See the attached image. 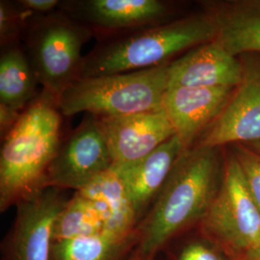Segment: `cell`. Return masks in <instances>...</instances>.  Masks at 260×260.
Listing matches in <instances>:
<instances>
[{"instance_id":"cell-27","label":"cell","mask_w":260,"mask_h":260,"mask_svg":"<svg viewBox=\"0 0 260 260\" xmlns=\"http://www.w3.org/2000/svg\"><path fill=\"white\" fill-rule=\"evenodd\" d=\"M247 146H249L251 149H252L253 150H255V151H257V152H259L260 153V142H258V143H252V144H248Z\"/></svg>"},{"instance_id":"cell-2","label":"cell","mask_w":260,"mask_h":260,"mask_svg":"<svg viewBox=\"0 0 260 260\" xmlns=\"http://www.w3.org/2000/svg\"><path fill=\"white\" fill-rule=\"evenodd\" d=\"M62 113L57 99L42 90L21 112L2 140L0 151V211L45 186L47 169L62 137Z\"/></svg>"},{"instance_id":"cell-9","label":"cell","mask_w":260,"mask_h":260,"mask_svg":"<svg viewBox=\"0 0 260 260\" xmlns=\"http://www.w3.org/2000/svg\"><path fill=\"white\" fill-rule=\"evenodd\" d=\"M238 58L241 81L221 115L196 145L223 148L260 142V54L248 53Z\"/></svg>"},{"instance_id":"cell-13","label":"cell","mask_w":260,"mask_h":260,"mask_svg":"<svg viewBox=\"0 0 260 260\" xmlns=\"http://www.w3.org/2000/svg\"><path fill=\"white\" fill-rule=\"evenodd\" d=\"M184 150L175 135L145 157L113 164L111 170L121 178L138 223L149 212Z\"/></svg>"},{"instance_id":"cell-15","label":"cell","mask_w":260,"mask_h":260,"mask_svg":"<svg viewBox=\"0 0 260 260\" xmlns=\"http://www.w3.org/2000/svg\"><path fill=\"white\" fill-rule=\"evenodd\" d=\"M202 5L216 28L214 40L229 53L260 54V0L205 1Z\"/></svg>"},{"instance_id":"cell-21","label":"cell","mask_w":260,"mask_h":260,"mask_svg":"<svg viewBox=\"0 0 260 260\" xmlns=\"http://www.w3.org/2000/svg\"><path fill=\"white\" fill-rule=\"evenodd\" d=\"M230 149L237 159L251 198L260 210V153L246 144L231 145Z\"/></svg>"},{"instance_id":"cell-20","label":"cell","mask_w":260,"mask_h":260,"mask_svg":"<svg viewBox=\"0 0 260 260\" xmlns=\"http://www.w3.org/2000/svg\"><path fill=\"white\" fill-rule=\"evenodd\" d=\"M21 8L17 1H0V42L1 46L20 41L29 22L35 17ZM37 17V16H36Z\"/></svg>"},{"instance_id":"cell-6","label":"cell","mask_w":260,"mask_h":260,"mask_svg":"<svg viewBox=\"0 0 260 260\" xmlns=\"http://www.w3.org/2000/svg\"><path fill=\"white\" fill-rule=\"evenodd\" d=\"M199 228L233 259H240L259 241L260 210L231 149L224 154L219 190Z\"/></svg>"},{"instance_id":"cell-7","label":"cell","mask_w":260,"mask_h":260,"mask_svg":"<svg viewBox=\"0 0 260 260\" xmlns=\"http://www.w3.org/2000/svg\"><path fill=\"white\" fill-rule=\"evenodd\" d=\"M70 198L68 190L44 187L20 200L1 243V260H50L56 220Z\"/></svg>"},{"instance_id":"cell-22","label":"cell","mask_w":260,"mask_h":260,"mask_svg":"<svg viewBox=\"0 0 260 260\" xmlns=\"http://www.w3.org/2000/svg\"><path fill=\"white\" fill-rule=\"evenodd\" d=\"M199 231L200 238L185 242L177 251H171L173 260H226L223 251L200 228Z\"/></svg>"},{"instance_id":"cell-26","label":"cell","mask_w":260,"mask_h":260,"mask_svg":"<svg viewBox=\"0 0 260 260\" xmlns=\"http://www.w3.org/2000/svg\"><path fill=\"white\" fill-rule=\"evenodd\" d=\"M129 260H150L149 258H147V257H145V256H143L142 254H140L138 251L135 250L134 251V253L131 255V257H130Z\"/></svg>"},{"instance_id":"cell-23","label":"cell","mask_w":260,"mask_h":260,"mask_svg":"<svg viewBox=\"0 0 260 260\" xmlns=\"http://www.w3.org/2000/svg\"><path fill=\"white\" fill-rule=\"evenodd\" d=\"M17 3L33 15L45 16L59 8L61 2L57 0H19Z\"/></svg>"},{"instance_id":"cell-18","label":"cell","mask_w":260,"mask_h":260,"mask_svg":"<svg viewBox=\"0 0 260 260\" xmlns=\"http://www.w3.org/2000/svg\"><path fill=\"white\" fill-rule=\"evenodd\" d=\"M137 230L102 233L53 243L50 260H129L137 249Z\"/></svg>"},{"instance_id":"cell-17","label":"cell","mask_w":260,"mask_h":260,"mask_svg":"<svg viewBox=\"0 0 260 260\" xmlns=\"http://www.w3.org/2000/svg\"><path fill=\"white\" fill-rule=\"evenodd\" d=\"M39 86L41 85L20 41L1 46L0 104L22 112L42 92Z\"/></svg>"},{"instance_id":"cell-28","label":"cell","mask_w":260,"mask_h":260,"mask_svg":"<svg viewBox=\"0 0 260 260\" xmlns=\"http://www.w3.org/2000/svg\"><path fill=\"white\" fill-rule=\"evenodd\" d=\"M154 260H158V259H157V257H156V258H155V259H154Z\"/></svg>"},{"instance_id":"cell-1","label":"cell","mask_w":260,"mask_h":260,"mask_svg":"<svg viewBox=\"0 0 260 260\" xmlns=\"http://www.w3.org/2000/svg\"><path fill=\"white\" fill-rule=\"evenodd\" d=\"M222 148L199 146L185 149L149 212L136 230V251L154 260L170 242L199 226L222 181Z\"/></svg>"},{"instance_id":"cell-11","label":"cell","mask_w":260,"mask_h":260,"mask_svg":"<svg viewBox=\"0 0 260 260\" xmlns=\"http://www.w3.org/2000/svg\"><path fill=\"white\" fill-rule=\"evenodd\" d=\"M98 118L114 164L145 157L176 135L164 109Z\"/></svg>"},{"instance_id":"cell-3","label":"cell","mask_w":260,"mask_h":260,"mask_svg":"<svg viewBox=\"0 0 260 260\" xmlns=\"http://www.w3.org/2000/svg\"><path fill=\"white\" fill-rule=\"evenodd\" d=\"M215 37L213 21L203 12L107 38L84 56L79 78L156 68Z\"/></svg>"},{"instance_id":"cell-5","label":"cell","mask_w":260,"mask_h":260,"mask_svg":"<svg viewBox=\"0 0 260 260\" xmlns=\"http://www.w3.org/2000/svg\"><path fill=\"white\" fill-rule=\"evenodd\" d=\"M92 36L89 28L60 9L29 22L22 47L42 90L58 99L79 78L82 48Z\"/></svg>"},{"instance_id":"cell-16","label":"cell","mask_w":260,"mask_h":260,"mask_svg":"<svg viewBox=\"0 0 260 260\" xmlns=\"http://www.w3.org/2000/svg\"><path fill=\"white\" fill-rule=\"evenodd\" d=\"M101 216L104 231L116 233H131L138 221L121 178L111 169L79 191Z\"/></svg>"},{"instance_id":"cell-12","label":"cell","mask_w":260,"mask_h":260,"mask_svg":"<svg viewBox=\"0 0 260 260\" xmlns=\"http://www.w3.org/2000/svg\"><path fill=\"white\" fill-rule=\"evenodd\" d=\"M235 88H169L163 109L185 149L198 143L230 102Z\"/></svg>"},{"instance_id":"cell-10","label":"cell","mask_w":260,"mask_h":260,"mask_svg":"<svg viewBox=\"0 0 260 260\" xmlns=\"http://www.w3.org/2000/svg\"><path fill=\"white\" fill-rule=\"evenodd\" d=\"M58 9L104 39L167 22L173 5L162 0H71Z\"/></svg>"},{"instance_id":"cell-19","label":"cell","mask_w":260,"mask_h":260,"mask_svg":"<svg viewBox=\"0 0 260 260\" xmlns=\"http://www.w3.org/2000/svg\"><path fill=\"white\" fill-rule=\"evenodd\" d=\"M103 231L102 218L93 205L79 192H74L57 217L53 239L54 242L64 241L93 235Z\"/></svg>"},{"instance_id":"cell-8","label":"cell","mask_w":260,"mask_h":260,"mask_svg":"<svg viewBox=\"0 0 260 260\" xmlns=\"http://www.w3.org/2000/svg\"><path fill=\"white\" fill-rule=\"evenodd\" d=\"M113 164L101 121L93 114H85L82 121L61 141L44 186L79 192Z\"/></svg>"},{"instance_id":"cell-24","label":"cell","mask_w":260,"mask_h":260,"mask_svg":"<svg viewBox=\"0 0 260 260\" xmlns=\"http://www.w3.org/2000/svg\"><path fill=\"white\" fill-rule=\"evenodd\" d=\"M21 112L14 110L4 104H0V134L1 140L4 139L11 129L19 121Z\"/></svg>"},{"instance_id":"cell-4","label":"cell","mask_w":260,"mask_h":260,"mask_svg":"<svg viewBox=\"0 0 260 260\" xmlns=\"http://www.w3.org/2000/svg\"><path fill=\"white\" fill-rule=\"evenodd\" d=\"M169 64L129 73L80 77L57 99L63 116H123L163 109Z\"/></svg>"},{"instance_id":"cell-14","label":"cell","mask_w":260,"mask_h":260,"mask_svg":"<svg viewBox=\"0 0 260 260\" xmlns=\"http://www.w3.org/2000/svg\"><path fill=\"white\" fill-rule=\"evenodd\" d=\"M168 75L169 88H236L241 81V63L213 40L174 59Z\"/></svg>"},{"instance_id":"cell-25","label":"cell","mask_w":260,"mask_h":260,"mask_svg":"<svg viewBox=\"0 0 260 260\" xmlns=\"http://www.w3.org/2000/svg\"><path fill=\"white\" fill-rule=\"evenodd\" d=\"M238 260H260V239L253 248Z\"/></svg>"}]
</instances>
